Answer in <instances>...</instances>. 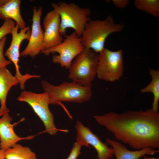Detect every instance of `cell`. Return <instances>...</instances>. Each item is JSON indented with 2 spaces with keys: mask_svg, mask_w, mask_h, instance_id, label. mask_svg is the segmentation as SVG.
<instances>
[{
  "mask_svg": "<svg viewBox=\"0 0 159 159\" xmlns=\"http://www.w3.org/2000/svg\"><path fill=\"white\" fill-rule=\"evenodd\" d=\"M77 132L76 140L82 146L90 148L91 145L97 153L98 159H111L113 155L111 147L103 143L89 128L84 125L80 121L77 122L75 126Z\"/></svg>",
  "mask_w": 159,
  "mask_h": 159,
  "instance_id": "obj_10",
  "label": "cell"
},
{
  "mask_svg": "<svg viewBox=\"0 0 159 159\" xmlns=\"http://www.w3.org/2000/svg\"><path fill=\"white\" fill-rule=\"evenodd\" d=\"M53 9L59 14L60 20V33L62 36L66 34L67 29L71 28L80 37L87 23L91 19V10L73 3L60 1L53 3Z\"/></svg>",
  "mask_w": 159,
  "mask_h": 159,
  "instance_id": "obj_4",
  "label": "cell"
},
{
  "mask_svg": "<svg viewBox=\"0 0 159 159\" xmlns=\"http://www.w3.org/2000/svg\"><path fill=\"white\" fill-rule=\"evenodd\" d=\"M60 23L59 15L56 10L53 9L47 13L43 21L44 31L42 51L55 47L63 41L60 33Z\"/></svg>",
  "mask_w": 159,
  "mask_h": 159,
  "instance_id": "obj_12",
  "label": "cell"
},
{
  "mask_svg": "<svg viewBox=\"0 0 159 159\" xmlns=\"http://www.w3.org/2000/svg\"><path fill=\"white\" fill-rule=\"evenodd\" d=\"M6 159H37L35 153L29 147L16 144L5 150Z\"/></svg>",
  "mask_w": 159,
  "mask_h": 159,
  "instance_id": "obj_18",
  "label": "cell"
},
{
  "mask_svg": "<svg viewBox=\"0 0 159 159\" xmlns=\"http://www.w3.org/2000/svg\"><path fill=\"white\" fill-rule=\"evenodd\" d=\"M19 29L18 26L16 24L11 33L12 39L10 44L4 55L13 63L16 70L14 76L18 80L21 89L24 90L26 81L30 79L34 78L35 75L28 73L22 75L20 72L19 64L20 56L19 49L23 41L26 40L29 41L31 34V29L29 26L20 29L19 32H18Z\"/></svg>",
  "mask_w": 159,
  "mask_h": 159,
  "instance_id": "obj_9",
  "label": "cell"
},
{
  "mask_svg": "<svg viewBox=\"0 0 159 159\" xmlns=\"http://www.w3.org/2000/svg\"><path fill=\"white\" fill-rule=\"evenodd\" d=\"M17 100L27 103L31 107L43 122L45 132L54 135L60 130L55 125L53 115L49 108V98L47 93H37L24 90L21 93Z\"/></svg>",
  "mask_w": 159,
  "mask_h": 159,
  "instance_id": "obj_6",
  "label": "cell"
},
{
  "mask_svg": "<svg viewBox=\"0 0 159 159\" xmlns=\"http://www.w3.org/2000/svg\"><path fill=\"white\" fill-rule=\"evenodd\" d=\"M134 4L139 10L143 11L155 17L159 16L158 0H135Z\"/></svg>",
  "mask_w": 159,
  "mask_h": 159,
  "instance_id": "obj_19",
  "label": "cell"
},
{
  "mask_svg": "<svg viewBox=\"0 0 159 159\" xmlns=\"http://www.w3.org/2000/svg\"><path fill=\"white\" fill-rule=\"evenodd\" d=\"M12 120L9 113L0 118V147L4 150L12 147L20 140H31L34 137L33 135L21 137L17 135L14 129L15 124L11 123Z\"/></svg>",
  "mask_w": 159,
  "mask_h": 159,
  "instance_id": "obj_13",
  "label": "cell"
},
{
  "mask_svg": "<svg viewBox=\"0 0 159 159\" xmlns=\"http://www.w3.org/2000/svg\"><path fill=\"white\" fill-rule=\"evenodd\" d=\"M143 159H159V158H155V157H145Z\"/></svg>",
  "mask_w": 159,
  "mask_h": 159,
  "instance_id": "obj_25",
  "label": "cell"
},
{
  "mask_svg": "<svg viewBox=\"0 0 159 159\" xmlns=\"http://www.w3.org/2000/svg\"><path fill=\"white\" fill-rule=\"evenodd\" d=\"M94 117L115 138L133 148L159 149V113L152 109L129 110L119 113L110 112Z\"/></svg>",
  "mask_w": 159,
  "mask_h": 159,
  "instance_id": "obj_1",
  "label": "cell"
},
{
  "mask_svg": "<svg viewBox=\"0 0 159 159\" xmlns=\"http://www.w3.org/2000/svg\"><path fill=\"white\" fill-rule=\"evenodd\" d=\"M41 85L52 104L61 105V102H65L82 103L89 101L92 95L91 87L84 86L73 81L64 82L54 85L44 80Z\"/></svg>",
  "mask_w": 159,
  "mask_h": 159,
  "instance_id": "obj_3",
  "label": "cell"
},
{
  "mask_svg": "<svg viewBox=\"0 0 159 159\" xmlns=\"http://www.w3.org/2000/svg\"><path fill=\"white\" fill-rule=\"evenodd\" d=\"M79 37L75 32L65 36L62 42L57 46L42 51L46 56L57 53L52 56L53 63L58 64L62 67L68 69L75 58L84 49Z\"/></svg>",
  "mask_w": 159,
  "mask_h": 159,
  "instance_id": "obj_8",
  "label": "cell"
},
{
  "mask_svg": "<svg viewBox=\"0 0 159 159\" xmlns=\"http://www.w3.org/2000/svg\"><path fill=\"white\" fill-rule=\"evenodd\" d=\"M149 73L152 77L150 82L146 87L141 89L142 93L151 92L153 95V99L152 110L158 112L159 101V70L149 69Z\"/></svg>",
  "mask_w": 159,
  "mask_h": 159,
  "instance_id": "obj_17",
  "label": "cell"
},
{
  "mask_svg": "<svg viewBox=\"0 0 159 159\" xmlns=\"http://www.w3.org/2000/svg\"><path fill=\"white\" fill-rule=\"evenodd\" d=\"M112 1L116 7L120 9L126 8L130 4L128 0H112Z\"/></svg>",
  "mask_w": 159,
  "mask_h": 159,
  "instance_id": "obj_23",
  "label": "cell"
},
{
  "mask_svg": "<svg viewBox=\"0 0 159 159\" xmlns=\"http://www.w3.org/2000/svg\"><path fill=\"white\" fill-rule=\"evenodd\" d=\"M42 11L41 6L33 7L31 34L27 45L20 53L21 57H34L43 51L44 33L41 25Z\"/></svg>",
  "mask_w": 159,
  "mask_h": 159,
  "instance_id": "obj_11",
  "label": "cell"
},
{
  "mask_svg": "<svg viewBox=\"0 0 159 159\" xmlns=\"http://www.w3.org/2000/svg\"><path fill=\"white\" fill-rule=\"evenodd\" d=\"M99 54L96 74L98 78L109 82L120 79L123 74V50L113 51L105 48Z\"/></svg>",
  "mask_w": 159,
  "mask_h": 159,
  "instance_id": "obj_7",
  "label": "cell"
},
{
  "mask_svg": "<svg viewBox=\"0 0 159 159\" xmlns=\"http://www.w3.org/2000/svg\"><path fill=\"white\" fill-rule=\"evenodd\" d=\"M124 27L122 24L115 23L111 15L103 20L91 19L80 37L81 42L85 48L99 53L105 48L107 37L113 33L122 31Z\"/></svg>",
  "mask_w": 159,
  "mask_h": 159,
  "instance_id": "obj_2",
  "label": "cell"
},
{
  "mask_svg": "<svg viewBox=\"0 0 159 159\" xmlns=\"http://www.w3.org/2000/svg\"><path fill=\"white\" fill-rule=\"evenodd\" d=\"M14 21L10 19H7L4 21L0 27V41L4 37L11 34L13 27L15 26Z\"/></svg>",
  "mask_w": 159,
  "mask_h": 159,
  "instance_id": "obj_20",
  "label": "cell"
},
{
  "mask_svg": "<svg viewBox=\"0 0 159 159\" xmlns=\"http://www.w3.org/2000/svg\"><path fill=\"white\" fill-rule=\"evenodd\" d=\"M18 84L17 79L6 67H0V117L9 112L6 105L7 94L12 87Z\"/></svg>",
  "mask_w": 159,
  "mask_h": 159,
  "instance_id": "obj_16",
  "label": "cell"
},
{
  "mask_svg": "<svg viewBox=\"0 0 159 159\" xmlns=\"http://www.w3.org/2000/svg\"><path fill=\"white\" fill-rule=\"evenodd\" d=\"M7 38L4 37L0 41V67L6 66L11 64L9 60H6L4 54V49Z\"/></svg>",
  "mask_w": 159,
  "mask_h": 159,
  "instance_id": "obj_21",
  "label": "cell"
},
{
  "mask_svg": "<svg viewBox=\"0 0 159 159\" xmlns=\"http://www.w3.org/2000/svg\"><path fill=\"white\" fill-rule=\"evenodd\" d=\"M106 141L112 149L113 155L116 159H139L146 155H153L158 153V150L146 148L139 150L131 151L119 141L107 138Z\"/></svg>",
  "mask_w": 159,
  "mask_h": 159,
  "instance_id": "obj_14",
  "label": "cell"
},
{
  "mask_svg": "<svg viewBox=\"0 0 159 159\" xmlns=\"http://www.w3.org/2000/svg\"><path fill=\"white\" fill-rule=\"evenodd\" d=\"M82 146L78 142L75 143L67 159H77L81 153L80 150Z\"/></svg>",
  "mask_w": 159,
  "mask_h": 159,
  "instance_id": "obj_22",
  "label": "cell"
},
{
  "mask_svg": "<svg viewBox=\"0 0 159 159\" xmlns=\"http://www.w3.org/2000/svg\"><path fill=\"white\" fill-rule=\"evenodd\" d=\"M21 0H0V19L15 21L20 29L26 26L21 14Z\"/></svg>",
  "mask_w": 159,
  "mask_h": 159,
  "instance_id": "obj_15",
  "label": "cell"
},
{
  "mask_svg": "<svg viewBox=\"0 0 159 159\" xmlns=\"http://www.w3.org/2000/svg\"><path fill=\"white\" fill-rule=\"evenodd\" d=\"M99 54L84 48L72 62L68 69L69 78L82 85L91 87L96 76Z\"/></svg>",
  "mask_w": 159,
  "mask_h": 159,
  "instance_id": "obj_5",
  "label": "cell"
},
{
  "mask_svg": "<svg viewBox=\"0 0 159 159\" xmlns=\"http://www.w3.org/2000/svg\"><path fill=\"white\" fill-rule=\"evenodd\" d=\"M0 159H6L5 155V150L0 147Z\"/></svg>",
  "mask_w": 159,
  "mask_h": 159,
  "instance_id": "obj_24",
  "label": "cell"
}]
</instances>
